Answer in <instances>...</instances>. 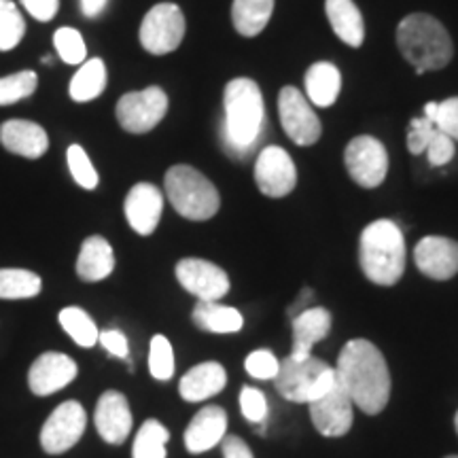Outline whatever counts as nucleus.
I'll return each mask as SVG.
<instances>
[{
  "instance_id": "nucleus-21",
  "label": "nucleus",
  "mask_w": 458,
  "mask_h": 458,
  "mask_svg": "<svg viewBox=\"0 0 458 458\" xmlns=\"http://www.w3.org/2000/svg\"><path fill=\"white\" fill-rule=\"evenodd\" d=\"M331 314L325 308H306L293 318V351L289 357L303 360L312 357V348L329 335Z\"/></svg>"
},
{
  "instance_id": "nucleus-7",
  "label": "nucleus",
  "mask_w": 458,
  "mask_h": 458,
  "mask_svg": "<svg viewBox=\"0 0 458 458\" xmlns=\"http://www.w3.org/2000/svg\"><path fill=\"white\" fill-rule=\"evenodd\" d=\"M139 37L142 47L153 55H165L179 49L185 37V15L179 4H156L142 20Z\"/></svg>"
},
{
  "instance_id": "nucleus-16",
  "label": "nucleus",
  "mask_w": 458,
  "mask_h": 458,
  "mask_svg": "<svg viewBox=\"0 0 458 458\" xmlns=\"http://www.w3.org/2000/svg\"><path fill=\"white\" fill-rule=\"evenodd\" d=\"M77 363L62 352H43L41 357L32 363L30 374H28V385L30 391L38 397H47L62 388L71 385L77 377Z\"/></svg>"
},
{
  "instance_id": "nucleus-24",
  "label": "nucleus",
  "mask_w": 458,
  "mask_h": 458,
  "mask_svg": "<svg viewBox=\"0 0 458 458\" xmlns=\"http://www.w3.org/2000/svg\"><path fill=\"white\" fill-rule=\"evenodd\" d=\"M114 270L113 246L102 236H89L81 244L77 259V274L85 283H100Z\"/></svg>"
},
{
  "instance_id": "nucleus-29",
  "label": "nucleus",
  "mask_w": 458,
  "mask_h": 458,
  "mask_svg": "<svg viewBox=\"0 0 458 458\" xmlns=\"http://www.w3.org/2000/svg\"><path fill=\"white\" fill-rule=\"evenodd\" d=\"M41 278L30 270L3 267L0 270V300H30L41 293Z\"/></svg>"
},
{
  "instance_id": "nucleus-28",
  "label": "nucleus",
  "mask_w": 458,
  "mask_h": 458,
  "mask_svg": "<svg viewBox=\"0 0 458 458\" xmlns=\"http://www.w3.org/2000/svg\"><path fill=\"white\" fill-rule=\"evenodd\" d=\"M106 88V66L100 57H91V60L83 62L77 74L71 81V98L74 102H91L96 100Z\"/></svg>"
},
{
  "instance_id": "nucleus-23",
  "label": "nucleus",
  "mask_w": 458,
  "mask_h": 458,
  "mask_svg": "<svg viewBox=\"0 0 458 458\" xmlns=\"http://www.w3.org/2000/svg\"><path fill=\"white\" fill-rule=\"evenodd\" d=\"M325 13L335 37L348 47H360L365 41L363 15L352 0H325Z\"/></svg>"
},
{
  "instance_id": "nucleus-39",
  "label": "nucleus",
  "mask_w": 458,
  "mask_h": 458,
  "mask_svg": "<svg viewBox=\"0 0 458 458\" xmlns=\"http://www.w3.org/2000/svg\"><path fill=\"white\" fill-rule=\"evenodd\" d=\"M425 153H427L428 164H431V165H445V164H450L452 157H454V153H456L454 140H452L448 134H444L442 130L435 128Z\"/></svg>"
},
{
  "instance_id": "nucleus-38",
  "label": "nucleus",
  "mask_w": 458,
  "mask_h": 458,
  "mask_svg": "<svg viewBox=\"0 0 458 458\" xmlns=\"http://www.w3.org/2000/svg\"><path fill=\"white\" fill-rule=\"evenodd\" d=\"M240 410L242 416L253 425H263L267 418V399L261 391L253 386H244L240 391Z\"/></svg>"
},
{
  "instance_id": "nucleus-20",
  "label": "nucleus",
  "mask_w": 458,
  "mask_h": 458,
  "mask_svg": "<svg viewBox=\"0 0 458 458\" xmlns=\"http://www.w3.org/2000/svg\"><path fill=\"white\" fill-rule=\"evenodd\" d=\"M0 142L9 153L28 159L43 157L49 148L47 131L26 119H11L0 125Z\"/></svg>"
},
{
  "instance_id": "nucleus-48",
  "label": "nucleus",
  "mask_w": 458,
  "mask_h": 458,
  "mask_svg": "<svg viewBox=\"0 0 458 458\" xmlns=\"http://www.w3.org/2000/svg\"><path fill=\"white\" fill-rule=\"evenodd\" d=\"M445 458H458V454H452V456H445Z\"/></svg>"
},
{
  "instance_id": "nucleus-43",
  "label": "nucleus",
  "mask_w": 458,
  "mask_h": 458,
  "mask_svg": "<svg viewBox=\"0 0 458 458\" xmlns=\"http://www.w3.org/2000/svg\"><path fill=\"white\" fill-rule=\"evenodd\" d=\"M21 4L38 21H51L60 9V0H21Z\"/></svg>"
},
{
  "instance_id": "nucleus-27",
  "label": "nucleus",
  "mask_w": 458,
  "mask_h": 458,
  "mask_svg": "<svg viewBox=\"0 0 458 458\" xmlns=\"http://www.w3.org/2000/svg\"><path fill=\"white\" fill-rule=\"evenodd\" d=\"M274 11V0H233L232 21L238 34L257 37L266 30Z\"/></svg>"
},
{
  "instance_id": "nucleus-44",
  "label": "nucleus",
  "mask_w": 458,
  "mask_h": 458,
  "mask_svg": "<svg viewBox=\"0 0 458 458\" xmlns=\"http://www.w3.org/2000/svg\"><path fill=\"white\" fill-rule=\"evenodd\" d=\"M223 448V458H255L253 452H250L249 445L242 439L236 437V435H225L221 442Z\"/></svg>"
},
{
  "instance_id": "nucleus-41",
  "label": "nucleus",
  "mask_w": 458,
  "mask_h": 458,
  "mask_svg": "<svg viewBox=\"0 0 458 458\" xmlns=\"http://www.w3.org/2000/svg\"><path fill=\"white\" fill-rule=\"evenodd\" d=\"M435 128L448 134L452 140H458V98L437 102V111L433 117Z\"/></svg>"
},
{
  "instance_id": "nucleus-6",
  "label": "nucleus",
  "mask_w": 458,
  "mask_h": 458,
  "mask_svg": "<svg viewBox=\"0 0 458 458\" xmlns=\"http://www.w3.org/2000/svg\"><path fill=\"white\" fill-rule=\"evenodd\" d=\"M274 380H276V391L286 401L308 405L323 397L325 393H329L335 386L337 377L335 369L317 357H308L303 360L286 357L280 360L278 376Z\"/></svg>"
},
{
  "instance_id": "nucleus-9",
  "label": "nucleus",
  "mask_w": 458,
  "mask_h": 458,
  "mask_svg": "<svg viewBox=\"0 0 458 458\" xmlns=\"http://www.w3.org/2000/svg\"><path fill=\"white\" fill-rule=\"evenodd\" d=\"M344 162H346L351 179L365 189L382 185L386 179V147L374 136H357L348 142L346 151H344Z\"/></svg>"
},
{
  "instance_id": "nucleus-40",
  "label": "nucleus",
  "mask_w": 458,
  "mask_h": 458,
  "mask_svg": "<svg viewBox=\"0 0 458 458\" xmlns=\"http://www.w3.org/2000/svg\"><path fill=\"white\" fill-rule=\"evenodd\" d=\"M435 130V123L427 117H416L411 119L408 128V151L411 156H420L427 151L428 140H431Z\"/></svg>"
},
{
  "instance_id": "nucleus-30",
  "label": "nucleus",
  "mask_w": 458,
  "mask_h": 458,
  "mask_svg": "<svg viewBox=\"0 0 458 458\" xmlns=\"http://www.w3.org/2000/svg\"><path fill=\"white\" fill-rule=\"evenodd\" d=\"M170 442V431L159 420H145L136 433L131 456L134 458H165V444Z\"/></svg>"
},
{
  "instance_id": "nucleus-33",
  "label": "nucleus",
  "mask_w": 458,
  "mask_h": 458,
  "mask_svg": "<svg viewBox=\"0 0 458 458\" xmlns=\"http://www.w3.org/2000/svg\"><path fill=\"white\" fill-rule=\"evenodd\" d=\"M38 88V77L34 71H21L0 79V106L15 105V102L32 96Z\"/></svg>"
},
{
  "instance_id": "nucleus-8",
  "label": "nucleus",
  "mask_w": 458,
  "mask_h": 458,
  "mask_svg": "<svg viewBox=\"0 0 458 458\" xmlns=\"http://www.w3.org/2000/svg\"><path fill=\"white\" fill-rule=\"evenodd\" d=\"M168 96L153 85L142 91H130L117 102V122L130 134H147L165 117Z\"/></svg>"
},
{
  "instance_id": "nucleus-35",
  "label": "nucleus",
  "mask_w": 458,
  "mask_h": 458,
  "mask_svg": "<svg viewBox=\"0 0 458 458\" xmlns=\"http://www.w3.org/2000/svg\"><path fill=\"white\" fill-rule=\"evenodd\" d=\"M54 45L60 60L66 62V64H83L85 55H88L81 32L74 30V28H57L54 34Z\"/></svg>"
},
{
  "instance_id": "nucleus-2",
  "label": "nucleus",
  "mask_w": 458,
  "mask_h": 458,
  "mask_svg": "<svg viewBox=\"0 0 458 458\" xmlns=\"http://www.w3.org/2000/svg\"><path fill=\"white\" fill-rule=\"evenodd\" d=\"M225 123H223V145L233 157H246L261 139L266 108L259 85L253 79H232L223 91Z\"/></svg>"
},
{
  "instance_id": "nucleus-34",
  "label": "nucleus",
  "mask_w": 458,
  "mask_h": 458,
  "mask_svg": "<svg viewBox=\"0 0 458 458\" xmlns=\"http://www.w3.org/2000/svg\"><path fill=\"white\" fill-rule=\"evenodd\" d=\"M148 369L156 380H170L174 376V351L165 335H153L151 348H148Z\"/></svg>"
},
{
  "instance_id": "nucleus-11",
  "label": "nucleus",
  "mask_w": 458,
  "mask_h": 458,
  "mask_svg": "<svg viewBox=\"0 0 458 458\" xmlns=\"http://www.w3.org/2000/svg\"><path fill=\"white\" fill-rule=\"evenodd\" d=\"M88 427V414L79 401H64L51 411L41 428V445L47 454H64L77 445Z\"/></svg>"
},
{
  "instance_id": "nucleus-5",
  "label": "nucleus",
  "mask_w": 458,
  "mask_h": 458,
  "mask_svg": "<svg viewBox=\"0 0 458 458\" xmlns=\"http://www.w3.org/2000/svg\"><path fill=\"white\" fill-rule=\"evenodd\" d=\"M165 196L181 216L189 221H208L219 213L221 196L202 172L187 164L172 165L164 179Z\"/></svg>"
},
{
  "instance_id": "nucleus-42",
  "label": "nucleus",
  "mask_w": 458,
  "mask_h": 458,
  "mask_svg": "<svg viewBox=\"0 0 458 458\" xmlns=\"http://www.w3.org/2000/svg\"><path fill=\"white\" fill-rule=\"evenodd\" d=\"M98 342L102 344V348H105L106 352L113 354V357H117V359H128L130 346H128V337L123 335V331H119V329L100 331Z\"/></svg>"
},
{
  "instance_id": "nucleus-32",
  "label": "nucleus",
  "mask_w": 458,
  "mask_h": 458,
  "mask_svg": "<svg viewBox=\"0 0 458 458\" xmlns=\"http://www.w3.org/2000/svg\"><path fill=\"white\" fill-rule=\"evenodd\" d=\"M26 32L24 15L13 0H0V51H11L21 43Z\"/></svg>"
},
{
  "instance_id": "nucleus-3",
  "label": "nucleus",
  "mask_w": 458,
  "mask_h": 458,
  "mask_svg": "<svg viewBox=\"0 0 458 458\" xmlns=\"http://www.w3.org/2000/svg\"><path fill=\"white\" fill-rule=\"evenodd\" d=\"M405 238L397 223L377 219L360 232L359 263L374 284H397L405 272Z\"/></svg>"
},
{
  "instance_id": "nucleus-15",
  "label": "nucleus",
  "mask_w": 458,
  "mask_h": 458,
  "mask_svg": "<svg viewBox=\"0 0 458 458\" xmlns=\"http://www.w3.org/2000/svg\"><path fill=\"white\" fill-rule=\"evenodd\" d=\"M414 261L425 276L450 280L458 274V242L444 236H427L416 244Z\"/></svg>"
},
{
  "instance_id": "nucleus-26",
  "label": "nucleus",
  "mask_w": 458,
  "mask_h": 458,
  "mask_svg": "<svg viewBox=\"0 0 458 458\" xmlns=\"http://www.w3.org/2000/svg\"><path fill=\"white\" fill-rule=\"evenodd\" d=\"M193 323L208 334H236L242 329L244 318L236 308L219 301H198L193 308Z\"/></svg>"
},
{
  "instance_id": "nucleus-36",
  "label": "nucleus",
  "mask_w": 458,
  "mask_h": 458,
  "mask_svg": "<svg viewBox=\"0 0 458 458\" xmlns=\"http://www.w3.org/2000/svg\"><path fill=\"white\" fill-rule=\"evenodd\" d=\"M66 159H68V168H71L72 179L77 181L79 187L83 189H96L98 187V172H96L94 164L88 157L83 147L79 145H71L66 151Z\"/></svg>"
},
{
  "instance_id": "nucleus-18",
  "label": "nucleus",
  "mask_w": 458,
  "mask_h": 458,
  "mask_svg": "<svg viewBox=\"0 0 458 458\" xmlns=\"http://www.w3.org/2000/svg\"><path fill=\"white\" fill-rule=\"evenodd\" d=\"M96 431L106 444H123L131 431V410L128 399L119 391H106L96 405Z\"/></svg>"
},
{
  "instance_id": "nucleus-37",
  "label": "nucleus",
  "mask_w": 458,
  "mask_h": 458,
  "mask_svg": "<svg viewBox=\"0 0 458 458\" xmlns=\"http://www.w3.org/2000/svg\"><path fill=\"white\" fill-rule=\"evenodd\" d=\"M246 374L257 377V380H274L278 376L280 360L276 354L267 348H259V351H253L244 360Z\"/></svg>"
},
{
  "instance_id": "nucleus-31",
  "label": "nucleus",
  "mask_w": 458,
  "mask_h": 458,
  "mask_svg": "<svg viewBox=\"0 0 458 458\" xmlns=\"http://www.w3.org/2000/svg\"><path fill=\"white\" fill-rule=\"evenodd\" d=\"M60 325L79 346L91 348L98 344L100 331L96 327L94 318L77 306H68L60 312Z\"/></svg>"
},
{
  "instance_id": "nucleus-10",
  "label": "nucleus",
  "mask_w": 458,
  "mask_h": 458,
  "mask_svg": "<svg viewBox=\"0 0 458 458\" xmlns=\"http://www.w3.org/2000/svg\"><path fill=\"white\" fill-rule=\"evenodd\" d=\"M278 111H280V123H283L284 134L289 136L295 145L310 147L320 139V119L314 113L306 96L293 85H286L280 89L278 96Z\"/></svg>"
},
{
  "instance_id": "nucleus-47",
  "label": "nucleus",
  "mask_w": 458,
  "mask_h": 458,
  "mask_svg": "<svg viewBox=\"0 0 458 458\" xmlns=\"http://www.w3.org/2000/svg\"><path fill=\"white\" fill-rule=\"evenodd\" d=\"M454 427H456V433H458V411H456V418H454Z\"/></svg>"
},
{
  "instance_id": "nucleus-46",
  "label": "nucleus",
  "mask_w": 458,
  "mask_h": 458,
  "mask_svg": "<svg viewBox=\"0 0 458 458\" xmlns=\"http://www.w3.org/2000/svg\"><path fill=\"white\" fill-rule=\"evenodd\" d=\"M51 62H54V57H51V55H43V64H51Z\"/></svg>"
},
{
  "instance_id": "nucleus-25",
  "label": "nucleus",
  "mask_w": 458,
  "mask_h": 458,
  "mask_svg": "<svg viewBox=\"0 0 458 458\" xmlns=\"http://www.w3.org/2000/svg\"><path fill=\"white\" fill-rule=\"evenodd\" d=\"M342 89V74L331 62H317L306 72V94L314 106L335 105Z\"/></svg>"
},
{
  "instance_id": "nucleus-17",
  "label": "nucleus",
  "mask_w": 458,
  "mask_h": 458,
  "mask_svg": "<svg viewBox=\"0 0 458 458\" xmlns=\"http://www.w3.org/2000/svg\"><path fill=\"white\" fill-rule=\"evenodd\" d=\"M125 219L140 236H151L159 225L164 210V193L151 182H139L130 189L123 204Z\"/></svg>"
},
{
  "instance_id": "nucleus-14",
  "label": "nucleus",
  "mask_w": 458,
  "mask_h": 458,
  "mask_svg": "<svg viewBox=\"0 0 458 458\" xmlns=\"http://www.w3.org/2000/svg\"><path fill=\"white\" fill-rule=\"evenodd\" d=\"M308 408H310L314 427L325 437H344L351 431L354 420V403L337 382L329 393L308 403Z\"/></svg>"
},
{
  "instance_id": "nucleus-45",
  "label": "nucleus",
  "mask_w": 458,
  "mask_h": 458,
  "mask_svg": "<svg viewBox=\"0 0 458 458\" xmlns=\"http://www.w3.org/2000/svg\"><path fill=\"white\" fill-rule=\"evenodd\" d=\"M108 0H81V11L85 17H96L105 11Z\"/></svg>"
},
{
  "instance_id": "nucleus-12",
  "label": "nucleus",
  "mask_w": 458,
  "mask_h": 458,
  "mask_svg": "<svg viewBox=\"0 0 458 458\" xmlns=\"http://www.w3.org/2000/svg\"><path fill=\"white\" fill-rule=\"evenodd\" d=\"M176 278L187 293L199 301H219L229 293V276L223 267L206 259H181L176 263Z\"/></svg>"
},
{
  "instance_id": "nucleus-4",
  "label": "nucleus",
  "mask_w": 458,
  "mask_h": 458,
  "mask_svg": "<svg viewBox=\"0 0 458 458\" xmlns=\"http://www.w3.org/2000/svg\"><path fill=\"white\" fill-rule=\"evenodd\" d=\"M397 45L405 60L416 68V74L442 71L454 55V45L445 28L427 13H411L401 20Z\"/></svg>"
},
{
  "instance_id": "nucleus-19",
  "label": "nucleus",
  "mask_w": 458,
  "mask_h": 458,
  "mask_svg": "<svg viewBox=\"0 0 458 458\" xmlns=\"http://www.w3.org/2000/svg\"><path fill=\"white\" fill-rule=\"evenodd\" d=\"M227 435V414L221 405H206L189 422L185 431V448L191 454L213 450Z\"/></svg>"
},
{
  "instance_id": "nucleus-22",
  "label": "nucleus",
  "mask_w": 458,
  "mask_h": 458,
  "mask_svg": "<svg viewBox=\"0 0 458 458\" xmlns=\"http://www.w3.org/2000/svg\"><path fill=\"white\" fill-rule=\"evenodd\" d=\"M227 385V371L216 360H206L191 368L179 382L181 397L189 403H199L219 394Z\"/></svg>"
},
{
  "instance_id": "nucleus-13",
  "label": "nucleus",
  "mask_w": 458,
  "mask_h": 458,
  "mask_svg": "<svg viewBox=\"0 0 458 458\" xmlns=\"http://www.w3.org/2000/svg\"><path fill=\"white\" fill-rule=\"evenodd\" d=\"M255 182L267 198H284L297 185V168L283 147H266L255 162Z\"/></svg>"
},
{
  "instance_id": "nucleus-1",
  "label": "nucleus",
  "mask_w": 458,
  "mask_h": 458,
  "mask_svg": "<svg viewBox=\"0 0 458 458\" xmlns=\"http://www.w3.org/2000/svg\"><path fill=\"white\" fill-rule=\"evenodd\" d=\"M337 385L348 393L354 408L380 414L391 399V371L382 352L369 340L357 337L344 344L335 365Z\"/></svg>"
}]
</instances>
